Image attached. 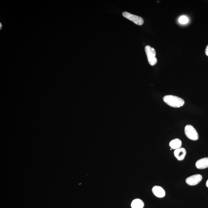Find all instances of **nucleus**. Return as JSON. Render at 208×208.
Returning a JSON list of instances; mask_svg holds the SVG:
<instances>
[{
  "instance_id": "f257e3e1",
  "label": "nucleus",
  "mask_w": 208,
  "mask_h": 208,
  "mask_svg": "<svg viewBox=\"0 0 208 208\" xmlns=\"http://www.w3.org/2000/svg\"><path fill=\"white\" fill-rule=\"evenodd\" d=\"M163 100L169 106L174 108H180L185 103L184 100L178 96L166 95L163 98Z\"/></svg>"
},
{
  "instance_id": "f03ea898",
  "label": "nucleus",
  "mask_w": 208,
  "mask_h": 208,
  "mask_svg": "<svg viewBox=\"0 0 208 208\" xmlns=\"http://www.w3.org/2000/svg\"><path fill=\"white\" fill-rule=\"evenodd\" d=\"M145 50L150 65L152 66L155 65L157 62L155 50L149 46H146L145 47Z\"/></svg>"
},
{
  "instance_id": "7ed1b4c3",
  "label": "nucleus",
  "mask_w": 208,
  "mask_h": 208,
  "mask_svg": "<svg viewBox=\"0 0 208 208\" xmlns=\"http://www.w3.org/2000/svg\"><path fill=\"white\" fill-rule=\"evenodd\" d=\"M185 133L186 137L191 140L195 141L198 138V133L192 125H186L185 128Z\"/></svg>"
},
{
  "instance_id": "20e7f679",
  "label": "nucleus",
  "mask_w": 208,
  "mask_h": 208,
  "mask_svg": "<svg viewBox=\"0 0 208 208\" xmlns=\"http://www.w3.org/2000/svg\"><path fill=\"white\" fill-rule=\"evenodd\" d=\"M123 16L125 18L132 21L138 25L141 26L143 24V19L140 16H136L127 12H124L123 13Z\"/></svg>"
},
{
  "instance_id": "39448f33",
  "label": "nucleus",
  "mask_w": 208,
  "mask_h": 208,
  "mask_svg": "<svg viewBox=\"0 0 208 208\" xmlns=\"http://www.w3.org/2000/svg\"><path fill=\"white\" fill-rule=\"evenodd\" d=\"M202 179V175L200 174H196L188 177L186 179V182L189 186H195L199 183Z\"/></svg>"
},
{
  "instance_id": "423d86ee",
  "label": "nucleus",
  "mask_w": 208,
  "mask_h": 208,
  "mask_svg": "<svg viewBox=\"0 0 208 208\" xmlns=\"http://www.w3.org/2000/svg\"><path fill=\"white\" fill-rule=\"evenodd\" d=\"M152 191L154 195L158 198H162L166 195V192L164 189L160 186H154L153 188Z\"/></svg>"
},
{
  "instance_id": "0eeeda50",
  "label": "nucleus",
  "mask_w": 208,
  "mask_h": 208,
  "mask_svg": "<svg viewBox=\"0 0 208 208\" xmlns=\"http://www.w3.org/2000/svg\"><path fill=\"white\" fill-rule=\"evenodd\" d=\"M174 155L178 160L181 161L184 159L186 154V151L184 148H180L175 150L174 152Z\"/></svg>"
},
{
  "instance_id": "6e6552de",
  "label": "nucleus",
  "mask_w": 208,
  "mask_h": 208,
  "mask_svg": "<svg viewBox=\"0 0 208 208\" xmlns=\"http://www.w3.org/2000/svg\"><path fill=\"white\" fill-rule=\"evenodd\" d=\"M195 166L197 169H203L208 167V157L200 159L195 163Z\"/></svg>"
},
{
  "instance_id": "1a4fd4ad",
  "label": "nucleus",
  "mask_w": 208,
  "mask_h": 208,
  "mask_svg": "<svg viewBox=\"0 0 208 208\" xmlns=\"http://www.w3.org/2000/svg\"><path fill=\"white\" fill-rule=\"evenodd\" d=\"M182 143L181 140L176 138L171 141L169 143V145L172 149L176 150L181 147Z\"/></svg>"
},
{
  "instance_id": "9d476101",
  "label": "nucleus",
  "mask_w": 208,
  "mask_h": 208,
  "mask_svg": "<svg viewBox=\"0 0 208 208\" xmlns=\"http://www.w3.org/2000/svg\"><path fill=\"white\" fill-rule=\"evenodd\" d=\"M144 203L142 200L140 199H135L132 202L131 207L132 208H143Z\"/></svg>"
},
{
  "instance_id": "9b49d317",
  "label": "nucleus",
  "mask_w": 208,
  "mask_h": 208,
  "mask_svg": "<svg viewBox=\"0 0 208 208\" xmlns=\"http://www.w3.org/2000/svg\"><path fill=\"white\" fill-rule=\"evenodd\" d=\"M189 19L187 17L185 16H182L179 18L178 21L180 24H186L189 22Z\"/></svg>"
},
{
  "instance_id": "f8f14e48",
  "label": "nucleus",
  "mask_w": 208,
  "mask_h": 208,
  "mask_svg": "<svg viewBox=\"0 0 208 208\" xmlns=\"http://www.w3.org/2000/svg\"><path fill=\"white\" fill-rule=\"evenodd\" d=\"M206 54L208 56V45L207 47H206Z\"/></svg>"
},
{
  "instance_id": "ddd939ff",
  "label": "nucleus",
  "mask_w": 208,
  "mask_h": 208,
  "mask_svg": "<svg viewBox=\"0 0 208 208\" xmlns=\"http://www.w3.org/2000/svg\"><path fill=\"white\" fill-rule=\"evenodd\" d=\"M206 186H207V187H208V180H207V182H206Z\"/></svg>"
}]
</instances>
